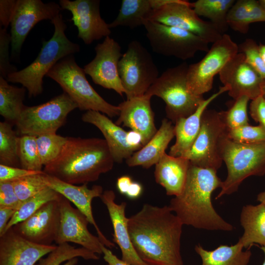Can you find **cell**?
<instances>
[{
	"mask_svg": "<svg viewBox=\"0 0 265 265\" xmlns=\"http://www.w3.org/2000/svg\"><path fill=\"white\" fill-rule=\"evenodd\" d=\"M174 136V125L170 120L164 118L153 137L126 160L127 165L141 166L148 169L156 165L165 153L166 149Z\"/></svg>",
	"mask_w": 265,
	"mask_h": 265,
	"instance_id": "27",
	"label": "cell"
},
{
	"mask_svg": "<svg viewBox=\"0 0 265 265\" xmlns=\"http://www.w3.org/2000/svg\"><path fill=\"white\" fill-rule=\"evenodd\" d=\"M188 67L186 62H183L167 69L145 94L163 100L167 117L174 123L193 113L205 100L203 96H197L189 91L186 78Z\"/></svg>",
	"mask_w": 265,
	"mask_h": 265,
	"instance_id": "6",
	"label": "cell"
},
{
	"mask_svg": "<svg viewBox=\"0 0 265 265\" xmlns=\"http://www.w3.org/2000/svg\"><path fill=\"white\" fill-rule=\"evenodd\" d=\"M42 171H35L0 164V182H14L22 178L42 173Z\"/></svg>",
	"mask_w": 265,
	"mask_h": 265,
	"instance_id": "45",
	"label": "cell"
},
{
	"mask_svg": "<svg viewBox=\"0 0 265 265\" xmlns=\"http://www.w3.org/2000/svg\"><path fill=\"white\" fill-rule=\"evenodd\" d=\"M227 137L232 141L242 144H257L265 142V128L260 124L256 126L249 124L228 130Z\"/></svg>",
	"mask_w": 265,
	"mask_h": 265,
	"instance_id": "41",
	"label": "cell"
},
{
	"mask_svg": "<svg viewBox=\"0 0 265 265\" xmlns=\"http://www.w3.org/2000/svg\"><path fill=\"white\" fill-rule=\"evenodd\" d=\"M228 90L226 86L220 87L217 92L205 99L193 113L175 123L176 141L170 147L169 155L183 157L189 151L199 133L202 115L206 108L213 100Z\"/></svg>",
	"mask_w": 265,
	"mask_h": 265,
	"instance_id": "25",
	"label": "cell"
},
{
	"mask_svg": "<svg viewBox=\"0 0 265 265\" xmlns=\"http://www.w3.org/2000/svg\"><path fill=\"white\" fill-rule=\"evenodd\" d=\"M106 265H108V264Z\"/></svg>",
	"mask_w": 265,
	"mask_h": 265,
	"instance_id": "58",
	"label": "cell"
},
{
	"mask_svg": "<svg viewBox=\"0 0 265 265\" xmlns=\"http://www.w3.org/2000/svg\"><path fill=\"white\" fill-rule=\"evenodd\" d=\"M58 203L60 221L55 242L57 244L73 242L97 254H103V243L98 236L88 230L87 225L90 223L87 217L77 208H73L70 201L62 195Z\"/></svg>",
	"mask_w": 265,
	"mask_h": 265,
	"instance_id": "16",
	"label": "cell"
},
{
	"mask_svg": "<svg viewBox=\"0 0 265 265\" xmlns=\"http://www.w3.org/2000/svg\"><path fill=\"white\" fill-rule=\"evenodd\" d=\"M220 152L227 175L216 199L236 192L248 177L265 174V142L242 144L232 141L227 135L221 141Z\"/></svg>",
	"mask_w": 265,
	"mask_h": 265,
	"instance_id": "7",
	"label": "cell"
},
{
	"mask_svg": "<svg viewBox=\"0 0 265 265\" xmlns=\"http://www.w3.org/2000/svg\"><path fill=\"white\" fill-rule=\"evenodd\" d=\"M13 125L4 121L0 122V164L21 167L18 156V133Z\"/></svg>",
	"mask_w": 265,
	"mask_h": 265,
	"instance_id": "36",
	"label": "cell"
},
{
	"mask_svg": "<svg viewBox=\"0 0 265 265\" xmlns=\"http://www.w3.org/2000/svg\"><path fill=\"white\" fill-rule=\"evenodd\" d=\"M261 88L263 95L265 97V81L262 83Z\"/></svg>",
	"mask_w": 265,
	"mask_h": 265,
	"instance_id": "55",
	"label": "cell"
},
{
	"mask_svg": "<svg viewBox=\"0 0 265 265\" xmlns=\"http://www.w3.org/2000/svg\"><path fill=\"white\" fill-rule=\"evenodd\" d=\"M194 249L201 258V265H247L252 256L250 249L243 251L238 241L234 245H221L212 250H206L199 244Z\"/></svg>",
	"mask_w": 265,
	"mask_h": 265,
	"instance_id": "30",
	"label": "cell"
},
{
	"mask_svg": "<svg viewBox=\"0 0 265 265\" xmlns=\"http://www.w3.org/2000/svg\"><path fill=\"white\" fill-rule=\"evenodd\" d=\"M238 53L244 55L246 62L265 80V62L260 55L259 45L256 41L246 39L238 45Z\"/></svg>",
	"mask_w": 265,
	"mask_h": 265,
	"instance_id": "42",
	"label": "cell"
},
{
	"mask_svg": "<svg viewBox=\"0 0 265 265\" xmlns=\"http://www.w3.org/2000/svg\"><path fill=\"white\" fill-rule=\"evenodd\" d=\"M227 22L233 30L246 34L250 24L265 22V11L259 0H238L230 9Z\"/></svg>",
	"mask_w": 265,
	"mask_h": 265,
	"instance_id": "31",
	"label": "cell"
},
{
	"mask_svg": "<svg viewBox=\"0 0 265 265\" xmlns=\"http://www.w3.org/2000/svg\"><path fill=\"white\" fill-rule=\"evenodd\" d=\"M118 72L127 99L144 95L159 77L152 55L137 40L129 43L119 61Z\"/></svg>",
	"mask_w": 265,
	"mask_h": 265,
	"instance_id": "8",
	"label": "cell"
},
{
	"mask_svg": "<svg viewBox=\"0 0 265 265\" xmlns=\"http://www.w3.org/2000/svg\"><path fill=\"white\" fill-rule=\"evenodd\" d=\"M244 232L238 239L243 248L250 249L254 244L265 246V205L244 206L240 215Z\"/></svg>",
	"mask_w": 265,
	"mask_h": 265,
	"instance_id": "28",
	"label": "cell"
},
{
	"mask_svg": "<svg viewBox=\"0 0 265 265\" xmlns=\"http://www.w3.org/2000/svg\"><path fill=\"white\" fill-rule=\"evenodd\" d=\"M221 82L228 87L229 95L235 100L245 96L253 100L263 95L264 80L246 62L244 55L238 53L219 73Z\"/></svg>",
	"mask_w": 265,
	"mask_h": 265,
	"instance_id": "18",
	"label": "cell"
},
{
	"mask_svg": "<svg viewBox=\"0 0 265 265\" xmlns=\"http://www.w3.org/2000/svg\"><path fill=\"white\" fill-rule=\"evenodd\" d=\"M46 76L56 82L81 110H94L114 117L119 115L117 106L104 99L93 88L83 69L76 63L73 55L60 60Z\"/></svg>",
	"mask_w": 265,
	"mask_h": 265,
	"instance_id": "5",
	"label": "cell"
},
{
	"mask_svg": "<svg viewBox=\"0 0 265 265\" xmlns=\"http://www.w3.org/2000/svg\"><path fill=\"white\" fill-rule=\"evenodd\" d=\"M127 141L129 145L136 151L143 146L141 134L135 131L131 130L127 132Z\"/></svg>",
	"mask_w": 265,
	"mask_h": 265,
	"instance_id": "50",
	"label": "cell"
},
{
	"mask_svg": "<svg viewBox=\"0 0 265 265\" xmlns=\"http://www.w3.org/2000/svg\"><path fill=\"white\" fill-rule=\"evenodd\" d=\"M235 1V0H198L190 2V6L199 17L209 19L215 28L223 35L229 28L227 15Z\"/></svg>",
	"mask_w": 265,
	"mask_h": 265,
	"instance_id": "33",
	"label": "cell"
},
{
	"mask_svg": "<svg viewBox=\"0 0 265 265\" xmlns=\"http://www.w3.org/2000/svg\"><path fill=\"white\" fill-rule=\"evenodd\" d=\"M95 51V57L84 66L85 74L95 84L112 89L121 96L126 94L118 72L119 61L123 55L120 45L109 36L96 46Z\"/></svg>",
	"mask_w": 265,
	"mask_h": 265,
	"instance_id": "14",
	"label": "cell"
},
{
	"mask_svg": "<svg viewBox=\"0 0 265 265\" xmlns=\"http://www.w3.org/2000/svg\"><path fill=\"white\" fill-rule=\"evenodd\" d=\"M61 196V194L48 186L35 195L22 201L8 222L5 232L29 218L47 203L58 200Z\"/></svg>",
	"mask_w": 265,
	"mask_h": 265,
	"instance_id": "35",
	"label": "cell"
},
{
	"mask_svg": "<svg viewBox=\"0 0 265 265\" xmlns=\"http://www.w3.org/2000/svg\"><path fill=\"white\" fill-rule=\"evenodd\" d=\"M155 165L154 176L157 183L165 188L167 195H179L186 182L189 160L165 153Z\"/></svg>",
	"mask_w": 265,
	"mask_h": 265,
	"instance_id": "26",
	"label": "cell"
},
{
	"mask_svg": "<svg viewBox=\"0 0 265 265\" xmlns=\"http://www.w3.org/2000/svg\"><path fill=\"white\" fill-rule=\"evenodd\" d=\"M114 162L105 139L67 136L58 156L43 171L67 183L87 184L110 171Z\"/></svg>",
	"mask_w": 265,
	"mask_h": 265,
	"instance_id": "3",
	"label": "cell"
},
{
	"mask_svg": "<svg viewBox=\"0 0 265 265\" xmlns=\"http://www.w3.org/2000/svg\"><path fill=\"white\" fill-rule=\"evenodd\" d=\"M17 0H0V26L7 28L14 14Z\"/></svg>",
	"mask_w": 265,
	"mask_h": 265,
	"instance_id": "47",
	"label": "cell"
},
{
	"mask_svg": "<svg viewBox=\"0 0 265 265\" xmlns=\"http://www.w3.org/2000/svg\"><path fill=\"white\" fill-rule=\"evenodd\" d=\"M228 130L220 111L206 109L199 133L189 151L183 157L192 165L217 171L223 162L220 145Z\"/></svg>",
	"mask_w": 265,
	"mask_h": 265,
	"instance_id": "11",
	"label": "cell"
},
{
	"mask_svg": "<svg viewBox=\"0 0 265 265\" xmlns=\"http://www.w3.org/2000/svg\"><path fill=\"white\" fill-rule=\"evenodd\" d=\"M249 113L254 121L265 128V97L263 95L252 100L249 106Z\"/></svg>",
	"mask_w": 265,
	"mask_h": 265,
	"instance_id": "46",
	"label": "cell"
},
{
	"mask_svg": "<svg viewBox=\"0 0 265 265\" xmlns=\"http://www.w3.org/2000/svg\"><path fill=\"white\" fill-rule=\"evenodd\" d=\"M60 221L58 200H53L45 204L29 218L12 228L19 235L32 242L50 245L56 240Z\"/></svg>",
	"mask_w": 265,
	"mask_h": 265,
	"instance_id": "19",
	"label": "cell"
},
{
	"mask_svg": "<svg viewBox=\"0 0 265 265\" xmlns=\"http://www.w3.org/2000/svg\"><path fill=\"white\" fill-rule=\"evenodd\" d=\"M99 0H60L62 10L71 12V20L78 30V38L86 45L109 36L108 24L101 16Z\"/></svg>",
	"mask_w": 265,
	"mask_h": 265,
	"instance_id": "17",
	"label": "cell"
},
{
	"mask_svg": "<svg viewBox=\"0 0 265 265\" xmlns=\"http://www.w3.org/2000/svg\"><path fill=\"white\" fill-rule=\"evenodd\" d=\"M26 89L8 83L0 76V114L12 125L16 124L25 109L24 104Z\"/></svg>",
	"mask_w": 265,
	"mask_h": 265,
	"instance_id": "32",
	"label": "cell"
},
{
	"mask_svg": "<svg viewBox=\"0 0 265 265\" xmlns=\"http://www.w3.org/2000/svg\"><path fill=\"white\" fill-rule=\"evenodd\" d=\"M104 260L108 265H132L119 259L112 251L104 244L101 246Z\"/></svg>",
	"mask_w": 265,
	"mask_h": 265,
	"instance_id": "49",
	"label": "cell"
},
{
	"mask_svg": "<svg viewBox=\"0 0 265 265\" xmlns=\"http://www.w3.org/2000/svg\"><path fill=\"white\" fill-rule=\"evenodd\" d=\"M151 97L142 96L127 99L118 106L119 115L115 124L129 127L139 133L145 145L155 134L157 129L154 113L151 106Z\"/></svg>",
	"mask_w": 265,
	"mask_h": 265,
	"instance_id": "22",
	"label": "cell"
},
{
	"mask_svg": "<svg viewBox=\"0 0 265 265\" xmlns=\"http://www.w3.org/2000/svg\"><path fill=\"white\" fill-rule=\"evenodd\" d=\"M106 206L113 228V241L120 248L122 260L132 265H148L138 256L132 243L128 221L125 214L127 204L115 202V194L112 190H106L100 197Z\"/></svg>",
	"mask_w": 265,
	"mask_h": 265,
	"instance_id": "23",
	"label": "cell"
},
{
	"mask_svg": "<svg viewBox=\"0 0 265 265\" xmlns=\"http://www.w3.org/2000/svg\"><path fill=\"white\" fill-rule=\"evenodd\" d=\"M183 224L168 206L149 204L129 218L132 243L148 265H184L181 253Z\"/></svg>",
	"mask_w": 265,
	"mask_h": 265,
	"instance_id": "1",
	"label": "cell"
},
{
	"mask_svg": "<svg viewBox=\"0 0 265 265\" xmlns=\"http://www.w3.org/2000/svg\"><path fill=\"white\" fill-rule=\"evenodd\" d=\"M56 247L32 242L11 227L0 236V265H35Z\"/></svg>",
	"mask_w": 265,
	"mask_h": 265,
	"instance_id": "20",
	"label": "cell"
},
{
	"mask_svg": "<svg viewBox=\"0 0 265 265\" xmlns=\"http://www.w3.org/2000/svg\"><path fill=\"white\" fill-rule=\"evenodd\" d=\"M66 140L67 137L56 133H46L37 136L36 143L41 163L44 166L58 156Z\"/></svg>",
	"mask_w": 265,
	"mask_h": 265,
	"instance_id": "38",
	"label": "cell"
},
{
	"mask_svg": "<svg viewBox=\"0 0 265 265\" xmlns=\"http://www.w3.org/2000/svg\"><path fill=\"white\" fill-rule=\"evenodd\" d=\"M259 1L265 11V0H260Z\"/></svg>",
	"mask_w": 265,
	"mask_h": 265,
	"instance_id": "56",
	"label": "cell"
},
{
	"mask_svg": "<svg viewBox=\"0 0 265 265\" xmlns=\"http://www.w3.org/2000/svg\"><path fill=\"white\" fill-rule=\"evenodd\" d=\"M76 108H78L77 105L65 92L45 103L26 106L16 124L17 133L37 137L56 133L68 115Z\"/></svg>",
	"mask_w": 265,
	"mask_h": 265,
	"instance_id": "9",
	"label": "cell"
},
{
	"mask_svg": "<svg viewBox=\"0 0 265 265\" xmlns=\"http://www.w3.org/2000/svg\"><path fill=\"white\" fill-rule=\"evenodd\" d=\"M11 43L10 34L6 28L0 27V74L6 79L8 75L18 71L16 67L10 63L9 49Z\"/></svg>",
	"mask_w": 265,
	"mask_h": 265,
	"instance_id": "43",
	"label": "cell"
},
{
	"mask_svg": "<svg viewBox=\"0 0 265 265\" xmlns=\"http://www.w3.org/2000/svg\"><path fill=\"white\" fill-rule=\"evenodd\" d=\"M16 211L17 209L12 208L0 207V236L4 233L8 222Z\"/></svg>",
	"mask_w": 265,
	"mask_h": 265,
	"instance_id": "48",
	"label": "cell"
},
{
	"mask_svg": "<svg viewBox=\"0 0 265 265\" xmlns=\"http://www.w3.org/2000/svg\"><path fill=\"white\" fill-rule=\"evenodd\" d=\"M22 202L16 195L13 182H0V207L17 210Z\"/></svg>",
	"mask_w": 265,
	"mask_h": 265,
	"instance_id": "44",
	"label": "cell"
},
{
	"mask_svg": "<svg viewBox=\"0 0 265 265\" xmlns=\"http://www.w3.org/2000/svg\"><path fill=\"white\" fill-rule=\"evenodd\" d=\"M257 201L265 205V190L258 195Z\"/></svg>",
	"mask_w": 265,
	"mask_h": 265,
	"instance_id": "54",
	"label": "cell"
},
{
	"mask_svg": "<svg viewBox=\"0 0 265 265\" xmlns=\"http://www.w3.org/2000/svg\"><path fill=\"white\" fill-rule=\"evenodd\" d=\"M143 26L153 51L183 60L191 58L198 52H207L209 44L186 30L145 20Z\"/></svg>",
	"mask_w": 265,
	"mask_h": 265,
	"instance_id": "10",
	"label": "cell"
},
{
	"mask_svg": "<svg viewBox=\"0 0 265 265\" xmlns=\"http://www.w3.org/2000/svg\"><path fill=\"white\" fill-rule=\"evenodd\" d=\"M81 120L94 125L102 132L114 162L121 163L137 151L128 142V132L100 112L87 111L82 114Z\"/></svg>",
	"mask_w": 265,
	"mask_h": 265,
	"instance_id": "24",
	"label": "cell"
},
{
	"mask_svg": "<svg viewBox=\"0 0 265 265\" xmlns=\"http://www.w3.org/2000/svg\"><path fill=\"white\" fill-rule=\"evenodd\" d=\"M84 260H97V254L82 247L76 248L67 242L57 244L56 248L35 265H76L78 258Z\"/></svg>",
	"mask_w": 265,
	"mask_h": 265,
	"instance_id": "34",
	"label": "cell"
},
{
	"mask_svg": "<svg viewBox=\"0 0 265 265\" xmlns=\"http://www.w3.org/2000/svg\"><path fill=\"white\" fill-rule=\"evenodd\" d=\"M147 20L190 32L208 43L220 39L221 34L210 21H204L185 0L171 1L153 11Z\"/></svg>",
	"mask_w": 265,
	"mask_h": 265,
	"instance_id": "13",
	"label": "cell"
},
{
	"mask_svg": "<svg viewBox=\"0 0 265 265\" xmlns=\"http://www.w3.org/2000/svg\"><path fill=\"white\" fill-rule=\"evenodd\" d=\"M44 180L46 185L72 202L88 219L96 230L101 242L107 248L115 246L114 243L108 239L97 225L92 210V201L94 198L100 197L103 189L100 185H94L91 188L87 184L77 186L63 182L45 173Z\"/></svg>",
	"mask_w": 265,
	"mask_h": 265,
	"instance_id": "21",
	"label": "cell"
},
{
	"mask_svg": "<svg viewBox=\"0 0 265 265\" xmlns=\"http://www.w3.org/2000/svg\"><path fill=\"white\" fill-rule=\"evenodd\" d=\"M249 100L247 96L240 97L235 100L234 104L228 110L220 111L221 116L229 130L249 124L247 114Z\"/></svg>",
	"mask_w": 265,
	"mask_h": 265,
	"instance_id": "39",
	"label": "cell"
},
{
	"mask_svg": "<svg viewBox=\"0 0 265 265\" xmlns=\"http://www.w3.org/2000/svg\"><path fill=\"white\" fill-rule=\"evenodd\" d=\"M159 0H123L118 14L109 27L131 29L143 26L151 13L160 7Z\"/></svg>",
	"mask_w": 265,
	"mask_h": 265,
	"instance_id": "29",
	"label": "cell"
},
{
	"mask_svg": "<svg viewBox=\"0 0 265 265\" xmlns=\"http://www.w3.org/2000/svg\"><path fill=\"white\" fill-rule=\"evenodd\" d=\"M45 174L43 171L13 182L15 191L20 201H24L48 187L44 180Z\"/></svg>",
	"mask_w": 265,
	"mask_h": 265,
	"instance_id": "40",
	"label": "cell"
},
{
	"mask_svg": "<svg viewBox=\"0 0 265 265\" xmlns=\"http://www.w3.org/2000/svg\"><path fill=\"white\" fill-rule=\"evenodd\" d=\"M238 53V45L227 34L212 43L199 62L188 65L187 84L189 91L197 96L210 91L214 77L219 74L227 63Z\"/></svg>",
	"mask_w": 265,
	"mask_h": 265,
	"instance_id": "12",
	"label": "cell"
},
{
	"mask_svg": "<svg viewBox=\"0 0 265 265\" xmlns=\"http://www.w3.org/2000/svg\"><path fill=\"white\" fill-rule=\"evenodd\" d=\"M260 248L265 254V260L262 265H265V246H261Z\"/></svg>",
	"mask_w": 265,
	"mask_h": 265,
	"instance_id": "57",
	"label": "cell"
},
{
	"mask_svg": "<svg viewBox=\"0 0 265 265\" xmlns=\"http://www.w3.org/2000/svg\"><path fill=\"white\" fill-rule=\"evenodd\" d=\"M222 184L216 171L190 163L183 189L171 199L168 206L183 225L209 231H232L233 226L217 213L212 202V192L221 188Z\"/></svg>",
	"mask_w": 265,
	"mask_h": 265,
	"instance_id": "2",
	"label": "cell"
},
{
	"mask_svg": "<svg viewBox=\"0 0 265 265\" xmlns=\"http://www.w3.org/2000/svg\"><path fill=\"white\" fill-rule=\"evenodd\" d=\"M36 136L24 135L19 137L18 156L21 167L31 171H43L36 143Z\"/></svg>",
	"mask_w": 265,
	"mask_h": 265,
	"instance_id": "37",
	"label": "cell"
},
{
	"mask_svg": "<svg viewBox=\"0 0 265 265\" xmlns=\"http://www.w3.org/2000/svg\"><path fill=\"white\" fill-rule=\"evenodd\" d=\"M142 192L141 185L135 182H132L130 186L126 195L129 198L135 199L139 197Z\"/></svg>",
	"mask_w": 265,
	"mask_h": 265,
	"instance_id": "52",
	"label": "cell"
},
{
	"mask_svg": "<svg viewBox=\"0 0 265 265\" xmlns=\"http://www.w3.org/2000/svg\"><path fill=\"white\" fill-rule=\"evenodd\" d=\"M132 182V178L129 176H122L118 178L116 186L119 192L126 195Z\"/></svg>",
	"mask_w": 265,
	"mask_h": 265,
	"instance_id": "51",
	"label": "cell"
},
{
	"mask_svg": "<svg viewBox=\"0 0 265 265\" xmlns=\"http://www.w3.org/2000/svg\"><path fill=\"white\" fill-rule=\"evenodd\" d=\"M259 52L260 56L265 62V43L264 44H260L259 45Z\"/></svg>",
	"mask_w": 265,
	"mask_h": 265,
	"instance_id": "53",
	"label": "cell"
},
{
	"mask_svg": "<svg viewBox=\"0 0 265 265\" xmlns=\"http://www.w3.org/2000/svg\"><path fill=\"white\" fill-rule=\"evenodd\" d=\"M61 10L59 4L54 2L17 0L10 25L12 54L17 55L20 53L27 35L38 23L44 20L51 21Z\"/></svg>",
	"mask_w": 265,
	"mask_h": 265,
	"instance_id": "15",
	"label": "cell"
},
{
	"mask_svg": "<svg viewBox=\"0 0 265 265\" xmlns=\"http://www.w3.org/2000/svg\"><path fill=\"white\" fill-rule=\"evenodd\" d=\"M51 23L54 30L48 41H44L35 59L26 68L8 75L6 80L21 84L28 92L29 98L35 97L43 90V78L60 60L80 52L78 44L71 41L65 34L67 25L60 13Z\"/></svg>",
	"mask_w": 265,
	"mask_h": 265,
	"instance_id": "4",
	"label": "cell"
}]
</instances>
